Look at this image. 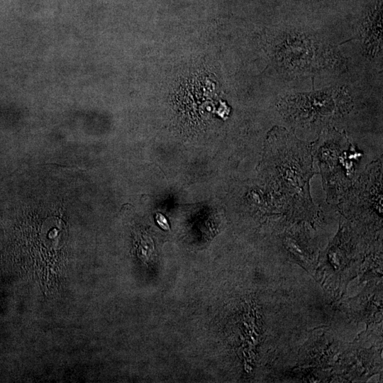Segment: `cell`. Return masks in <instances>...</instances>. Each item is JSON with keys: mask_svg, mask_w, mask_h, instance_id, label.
I'll return each instance as SVG.
<instances>
[{"mask_svg": "<svg viewBox=\"0 0 383 383\" xmlns=\"http://www.w3.org/2000/svg\"><path fill=\"white\" fill-rule=\"evenodd\" d=\"M382 160L372 162L365 168L337 204L348 217H372L381 219L382 213Z\"/></svg>", "mask_w": 383, "mask_h": 383, "instance_id": "cell-3", "label": "cell"}, {"mask_svg": "<svg viewBox=\"0 0 383 383\" xmlns=\"http://www.w3.org/2000/svg\"><path fill=\"white\" fill-rule=\"evenodd\" d=\"M313 162L311 145L293 134L281 128L269 134L259 172L289 218L313 221L318 217L310 194V180L316 173Z\"/></svg>", "mask_w": 383, "mask_h": 383, "instance_id": "cell-1", "label": "cell"}, {"mask_svg": "<svg viewBox=\"0 0 383 383\" xmlns=\"http://www.w3.org/2000/svg\"><path fill=\"white\" fill-rule=\"evenodd\" d=\"M311 148L321 170L327 201L337 206L357 177L355 164L360 154L337 132L323 134Z\"/></svg>", "mask_w": 383, "mask_h": 383, "instance_id": "cell-2", "label": "cell"}]
</instances>
